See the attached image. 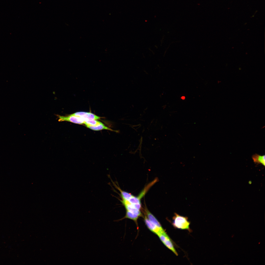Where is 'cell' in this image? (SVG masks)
I'll return each instance as SVG.
<instances>
[{
	"instance_id": "6da1fadb",
	"label": "cell",
	"mask_w": 265,
	"mask_h": 265,
	"mask_svg": "<svg viewBox=\"0 0 265 265\" xmlns=\"http://www.w3.org/2000/svg\"><path fill=\"white\" fill-rule=\"evenodd\" d=\"M172 220V224L175 228L190 231L189 228L190 223L187 217L181 216L175 213Z\"/></svg>"
},
{
	"instance_id": "7a4b0ae2",
	"label": "cell",
	"mask_w": 265,
	"mask_h": 265,
	"mask_svg": "<svg viewBox=\"0 0 265 265\" xmlns=\"http://www.w3.org/2000/svg\"><path fill=\"white\" fill-rule=\"evenodd\" d=\"M163 243L176 255L178 254L175 250L171 239L165 231L161 232L157 235Z\"/></svg>"
},
{
	"instance_id": "3957f363",
	"label": "cell",
	"mask_w": 265,
	"mask_h": 265,
	"mask_svg": "<svg viewBox=\"0 0 265 265\" xmlns=\"http://www.w3.org/2000/svg\"><path fill=\"white\" fill-rule=\"evenodd\" d=\"M59 121H67L76 124H83L86 121L83 118L78 117L69 115L67 116L57 115Z\"/></svg>"
},
{
	"instance_id": "277c9868",
	"label": "cell",
	"mask_w": 265,
	"mask_h": 265,
	"mask_svg": "<svg viewBox=\"0 0 265 265\" xmlns=\"http://www.w3.org/2000/svg\"><path fill=\"white\" fill-rule=\"evenodd\" d=\"M70 115L82 118L86 121L91 119L98 120L100 118V117L91 113L83 112H77Z\"/></svg>"
},
{
	"instance_id": "5b68a950",
	"label": "cell",
	"mask_w": 265,
	"mask_h": 265,
	"mask_svg": "<svg viewBox=\"0 0 265 265\" xmlns=\"http://www.w3.org/2000/svg\"><path fill=\"white\" fill-rule=\"evenodd\" d=\"M121 202L125 207L126 211L136 214L139 217L141 215L140 210L137 209L133 204L131 203L127 200H124L122 199Z\"/></svg>"
},
{
	"instance_id": "8992f818",
	"label": "cell",
	"mask_w": 265,
	"mask_h": 265,
	"mask_svg": "<svg viewBox=\"0 0 265 265\" xmlns=\"http://www.w3.org/2000/svg\"><path fill=\"white\" fill-rule=\"evenodd\" d=\"M144 221L148 228L151 232L157 235L159 233L165 231L164 230H161L155 224L150 221L146 216L145 217Z\"/></svg>"
},
{
	"instance_id": "52a82bcc",
	"label": "cell",
	"mask_w": 265,
	"mask_h": 265,
	"mask_svg": "<svg viewBox=\"0 0 265 265\" xmlns=\"http://www.w3.org/2000/svg\"><path fill=\"white\" fill-rule=\"evenodd\" d=\"M145 211L148 219L161 230H164L161 224L155 217L146 208Z\"/></svg>"
},
{
	"instance_id": "ba28073f",
	"label": "cell",
	"mask_w": 265,
	"mask_h": 265,
	"mask_svg": "<svg viewBox=\"0 0 265 265\" xmlns=\"http://www.w3.org/2000/svg\"><path fill=\"white\" fill-rule=\"evenodd\" d=\"M252 158L255 163L261 164L265 166V155L261 156L255 154L252 155Z\"/></svg>"
},
{
	"instance_id": "9c48e42d",
	"label": "cell",
	"mask_w": 265,
	"mask_h": 265,
	"mask_svg": "<svg viewBox=\"0 0 265 265\" xmlns=\"http://www.w3.org/2000/svg\"><path fill=\"white\" fill-rule=\"evenodd\" d=\"M86 127L93 130L99 131L103 130H107L112 131L110 128L105 126L103 123L96 126H87Z\"/></svg>"
},
{
	"instance_id": "30bf717a",
	"label": "cell",
	"mask_w": 265,
	"mask_h": 265,
	"mask_svg": "<svg viewBox=\"0 0 265 265\" xmlns=\"http://www.w3.org/2000/svg\"><path fill=\"white\" fill-rule=\"evenodd\" d=\"M141 199V198L139 196L137 197H135L133 195L127 201L133 204H141L140 201Z\"/></svg>"
},
{
	"instance_id": "8fae6325",
	"label": "cell",
	"mask_w": 265,
	"mask_h": 265,
	"mask_svg": "<svg viewBox=\"0 0 265 265\" xmlns=\"http://www.w3.org/2000/svg\"><path fill=\"white\" fill-rule=\"evenodd\" d=\"M101 122L96 120L91 119L86 121L84 124L86 126H96L102 124Z\"/></svg>"
},
{
	"instance_id": "7c38bea8",
	"label": "cell",
	"mask_w": 265,
	"mask_h": 265,
	"mask_svg": "<svg viewBox=\"0 0 265 265\" xmlns=\"http://www.w3.org/2000/svg\"><path fill=\"white\" fill-rule=\"evenodd\" d=\"M181 99L183 100H184L185 99V97L184 96H182L181 97Z\"/></svg>"
}]
</instances>
